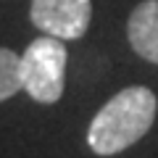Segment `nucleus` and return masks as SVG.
<instances>
[{"instance_id": "obj_3", "label": "nucleus", "mask_w": 158, "mask_h": 158, "mask_svg": "<svg viewBox=\"0 0 158 158\" xmlns=\"http://www.w3.org/2000/svg\"><path fill=\"white\" fill-rule=\"evenodd\" d=\"M32 24L58 40H79L92 19L90 0H32Z\"/></svg>"}, {"instance_id": "obj_1", "label": "nucleus", "mask_w": 158, "mask_h": 158, "mask_svg": "<svg viewBox=\"0 0 158 158\" xmlns=\"http://www.w3.org/2000/svg\"><path fill=\"white\" fill-rule=\"evenodd\" d=\"M156 111L158 100L153 90L142 85L127 87L95 113L87 129V145L98 156H116L148 135L156 121Z\"/></svg>"}, {"instance_id": "obj_2", "label": "nucleus", "mask_w": 158, "mask_h": 158, "mask_svg": "<svg viewBox=\"0 0 158 158\" xmlns=\"http://www.w3.org/2000/svg\"><path fill=\"white\" fill-rule=\"evenodd\" d=\"M66 45L58 37H37L29 42L21 56V87L32 100L42 106H53L63 95V77H66Z\"/></svg>"}, {"instance_id": "obj_5", "label": "nucleus", "mask_w": 158, "mask_h": 158, "mask_svg": "<svg viewBox=\"0 0 158 158\" xmlns=\"http://www.w3.org/2000/svg\"><path fill=\"white\" fill-rule=\"evenodd\" d=\"M21 58L8 48H0V100L13 98L21 87Z\"/></svg>"}, {"instance_id": "obj_4", "label": "nucleus", "mask_w": 158, "mask_h": 158, "mask_svg": "<svg viewBox=\"0 0 158 158\" xmlns=\"http://www.w3.org/2000/svg\"><path fill=\"white\" fill-rule=\"evenodd\" d=\"M127 37L140 58L158 63V0H142L129 13Z\"/></svg>"}]
</instances>
